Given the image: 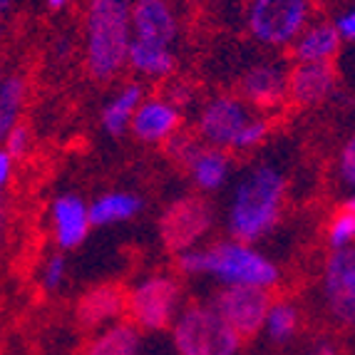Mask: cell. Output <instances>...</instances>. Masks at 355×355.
I'll return each instance as SVG.
<instances>
[{"label": "cell", "instance_id": "cell-1", "mask_svg": "<svg viewBox=\"0 0 355 355\" xmlns=\"http://www.w3.org/2000/svg\"><path fill=\"white\" fill-rule=\"evenodd\" d=\"M286 191H288V179L281 166L261 162L246 169L234 187L226 209V229L231 239L256 243L268 236L281 221Z\"/></svg>", "mask_w": 355, "mask_h": 355}, {"label": "cell", "instance_id": "cell-2", "mask_svg": "<svg viewBox=\"0 0 355 355\" xmlns=\"http://www.w3.org/2000/svg\"><path fill=\"white\" fill-rule=\"evenodd\" d=\"M177 268L184 276H214L221 286H259L268 288L279 286L281 271L268 256H263L254 243L219 241L214 246H194L179 251Z\"/></svg>", "mask_w": 355, "mask_h": 355}, {"label": "cell", "instance_id": "cell-3", "mask_svg": "<svg viewBox=\"0 0 355 355\" xmlns=\"http://www.w3.org/2000/svg\"><path fill=\"white\" fill-rule=\"evenodd\" d=\"M132 0H87L85 6V67L92 80H114L127 67L132 40Z\"/></svg>", "mask_w": 355, "mask_h": 355}, {"label": "cell", "instance_id": "cell-4", "mask_svg": "<svg viewBox=\"0 0 355 355\" xmlns=\"http://www.w3.org/2000/svg\"><path fill=\"white\" fill-rule=\"evenodd\" d=\"M172 340L179 355H239L243 338L214 311L211 303H191L174 318Z\"/></svg>", "mask_w": 355, "mask_h": 355}, {"label": "cell", "instance_id": "cell-5", "mask_svg": "<svg viewBox=\"0 0 355 355\" xmlns=\"http://www.w3.org/2000/svg\"><path fill=\"white\" fill-rule=\"evenodd\" d=\"M313 18L311 0H246V30L259 45L286 50Z\"/></svg>", "mask_w": 355, "mask_h": 355}, {"label": "cell", "instance_id": "cell-6", "mask_svg": "<svg viewBox=\"0 0 355 355\" xmlns=\"http://www.w3.org/2000/svg\"><path fill=\"white\" fill-rule=\"evenodd\" d=\"M182 311V286L174 276L154 273L127 291V313L139 331H164Z\"/></svg>", "mask_w": 355, "mask_h": 355}, {"label": "cell", "instance_id": "cell-7", "mask_svg": "<svg viewBox=\"0 0 355 355\" xmlns=\"http://www.w3.org/2000/svg\"><path fill=\"white\" fill-rule=\"evenodd\" d=\"M214 226V209L204 196H182L162 211L159 234L169 251L194 249Z\"/></svg>", "mask_w": 355, "mask_h": 355}, {"label": "cell", "instance_id": "cell-8", "mask_svg": "<svg viewBox=\"0 0 355 355\" xmlns=\"http://www.w3.org/2000/svg\"><path fill=\"white\" fill-rule=\"evenodd\" d=\"M254 117L246 102L239 95H214L211 100L204 102V107L199 110L196 117V135L204 144L219 149H231L234 139L239 137V132L243 130V125Z\"/></svg>", "mask_w": 355, "mask_h": 355}, {"label": "cell", "instance_id": "cell-9", "mask_svg": "<svg viewBox=\"0 0 355 355\" xmlns=\"http://www.w3.org/2000/svg\"><path fill=\"white\" fill-rule=\"evenodd\" d=\"M271 291L259 286H224L214 296L211 306L229 323L239 338H254L261 333L266 311L271 306Z\"/></svg>", "mask_w": 355, "mask_h": 355}, {"label": "cell", "instance_id": "cell-10", "mask_svg": "<svg viewBox=\"0 0 355 355\" xmlns=\"http://www.w3.org/2000/svg\"><path fill=\"white\" fill-rule=\"evenodd\" d=\"M323 301L328 313L340 326H353L355 320V251L336 249L323 266Z\"/></svg>", "mask_w": 355, "mask_h": 355}, {"label": "cell", "instance_id": "cell-11", "mask_svg": "<svg viewBox=\"0 0 355 355\" xmlns=\"http://www.w3.org/2000/svg\"><path fill=\"white\" fill-rule=\"evenodd\" d=\"M338 92L333 62H296L286 75V100L298 107H320Z\"/></svg>", "mask_w": 355, "mask_h": 355}, {"label": "cell", "instance_id": "cell-12", "mask_svg": "<svg viewBox=\"0 0 355 355\" xmlns=\"http://www.w3.org/2000/svg\"><path fill=\"white\" fill-rule=\"evenodd\" d=\"M132 37L162 48H172L179 37V18L172 0H132Z\"/></svg>", "mask_w": 355, "mask_h": 355}, {"label": "cell", "instance_id": "cell-13", "mask_svg": "<svg viewBox=\"0 0 355 355\" xmlns=\"http://www.w3.org/2000/svg\"><path fill=\"white\" fill-rule=\"evenodd\" d=\"M286 75L288 70L281 62H256L239 80V97L251 110H279L286 102Z\"/></svg>", "mask_w": 355, "mask_h": 355}, {"label": "cell", "instance_id": "cell-14", "mask_svg": "<svg viewBox=\"0 0 355 355\" xmlns=\"http://www.w3.org/2000/svg\"><path fill=\"white\" fill-rule=\"evenodd\" d=\"M127 313V291L122 284H97L80 296L75 318L83 328L100 331Z\"/></svg>", "mask_w": 355, "mask_h": 355}, {"label": "cell", "instance_id": "cell-15", "mask_svg": "<svg viewBox=\"0 0 355 355\" xmlns=\"http://www.w3.org/2000/svg\"><path fill=\"white\" fill-rule=\"evenodd\" d=\"M179 130H182V112L162 95L144 97L130 122V132L142 144H164Z\"/></svg>", "mask_w": 355, "mask_h": 355}, {"label": "cell", "instance_id": "cell-16", "mask_svg": "<svg viewBox=\"0 0 355 355\" xmlns=\"http://www.w3.org/2000/svg\"><path fill=\"white\" fill-rule=\"evenodd\" d=\"M50 216H53V234L60 249L70 251L83 246L89 229H92L85 199H80L77 194L58 196L53 202V209H50Z\"/></svg>", "mask_w": 355, "mask_h": 355}, {"label": "cell", "instance_id": "cell-17", "mask_svg": "<svg viewBox=\"0 0 355 355\" xmlns=\"http://www.w3.org/2000/svg\"><path fill=\"white\" fill-rule=\"evenodd\" d=\"M343 48V40L336 33L331 20H308L306 28L291 42V53L296 62H333Z\"/></svg>", "mask_w": 355, "mask_h": 355}, {"label": "cell", "instance_id": "cell-18", "mask_svg": "<svg viewBox=\"0 0 355 355\" xmlns=\"http://www.w3.org/2000/svg\"><path fill=\"white\" fill-rule=\"evenodd\" d=\"M184 169L189 172L196 189L204 191V194H211V191H219L226 187V182L231 179L234 162H231L229 149L209 147V144L202 142Z\"/></svg>", "mask_w": 355, "mask_h": 355}, {"label": "cell", "instance_id": "cell-19", "mask_svg": "<svg viewBox=\"0 0 355 355\" xmlns=\"http://www.w3.org/2000/svg\"><path fill=\"white\" fill-rule=\"evenodd\" d=\"M142 333L132 320H114L100 328L83 348V355H139Z\"/></svg>", "mask_w": 355, "mask_h": 355}, {"label": "cell", "instance_id": "cell-20", "mask_svg": "<svg viewBox=\"0 0 355 355\" xmlns=\"http://www.w3.org/2000/svg\"><path fill=\"white\" fill-rule=\"evenodd\" d=\"M127 67L147 80H166L177 70V55L172 48H162V45L132 37L127 48Z\"/></svg>", "mask_w": 355, "mask_h": 355}, {"label": "cell", "instance_id": "cell-21", "mask_svg": "<svg viewBox=\"0 0 355 355\" xmlns=\"http://www.w3.org/2000/svg\"><path fill=\"white\" fill-rule=\"evenodd\" d=\"M142 209L144 199L135 191H110V194L97 196L87 207V214L92 226H112L135 219Z\"/></svg>", "mask_w": 355, "mask_h": 355}, {"label": "cell", "instance_id": "cell-22", "mask_svg": "<svg viewBox=\"0 0 355 355\" xmlns=\"http://www.w3.org/2000/svg\"><path fill=\"white\" fill-rule=\"evenodd\" d=\"M144 87L139 83H127L119 87V92L107 102L102 110V130L110 137H122L130 130L132 114L144 100Z\"/></svg>", "mask_w": 355, "mask_h": 355}, {"label": "cell", "instance_id": "cell-23", "mask_svg": "<svg viewBox=\"0 0 355 355\" xmlns=\"http://www.w3.org/2000/svg\"><path fill=\"white\" fill-rule=\"evenodd\" d=\"M298 326H301V311H298V306L281 298V301H271L261 331L266 333L271 343L284 345L288 340H293V336L298 333Z\"/></svg>", "mask_w": 355, "mask_h": 355}, {"label": "cell", "instance_id": "cell-24", "mask_svg": "<svg viewBox=\"0 0 355 355\" xmlns=\"http://www.w3.org/2000/svg\"><path fill=\"white\" fill-rule=\"evenodd\" d=\"M25 97H28V80L23 75H8L0 85V142L20 122Z\"/></svg>", "mask_w": 355, "mask_h": 355}, {"label": "cell", "instance_id": "cell-25", "mask_svg": "<svg viewBox=\"0 0 355 355\" xmlns=\"http://www.w3.org/2000/svg\"><path fill=\"white\" fill-rule=\"evenodd\" d=\"M326 236L331 249H348L355 239V199H348L343 207H338L328 221Z\"/></svg>", "mask_w": 355, "mask_h": 355}, {"label": "cell", "instance_id": "cell-26", "mask_svg": "<svg viewBox=\"0 0 355 355\" xmlns=\"http://www.w3.org/2000/svg\"><path fill=\"white\" fill-rule=\"evenodd\" d=\"M271 135V119L266 114H254V117L243 125V130L239 132V137L231 144V152H249L266 142V137Z\"/></svg>", "mask_w": 355, "mask_h": 355}, {"label": "cell", "instance_id": "cell-27", "mask_svg": "<svg viewBox=\"0 0 355 355\" xmlns=\"http://www.w3.org/2000/svg\"><path fill=\"white\" fill-rule=\"evenodd\" d=\"M202 144V139L194 135H189V132H174L169 139L164 142V149H166V157L172 162H177L179 166H187V162L191 159V154L196 152V147Z\"/></svg>", "mask_w": 355, "mask_h": 355}, {"label": "cell", "instance_id": "cell-28", "mask_svg": "<svg viewBox=\"0 0 355 355\" xmlns=\"http://www.w3.org/2000/svg\"><path fill=\"white\" fill-rule=\"evenodd\" d=\"M3 142H6V147H3V149L10 154L12 159H23L25 154L30 152V144H33V132H30L28 125L18 122V125L8 132Z\"/></svg>", "mask_w": 355, "mask_h": 355}, {"label": "cell", "instance_id": "cell-29", "mask_svg": "<svg viewBox=\"0 0 355 355\" xmlns=\"http://www.w3.org/2000/svg\"><path fill=\"white\" fill-rule=\"evenodd\" d=\"M169 105H174L182 112L184 107H189L194 102V87H191L187 80H172V77H166L164 80V92H162Z\"/></svg>", "mask_w": 355, "mask_h": 355}, {"label": "cell", "instance_id": "cell-30", "mask_svg": "<svg viewBox=\"0 0 355 355\" xmlns=\"http://www.w3.org/2000/svg\"><path fill=\"white\" fill-rule=\"evenodd\" d=\"M65 273H67V259L62 254H53L45 261V266H42V286L48 291L60 288L62 281H65Z\"/></svg>", "mask_w": 355, "mask_h": 355}, {"label": "cell", "instance_id": "cell-31", "mask_svg": "<svg viewBox=\"0 0 355 355\" xmlns=\"http://www.w3.org/2000/svg\"><path fill=\"white\" fill-rule=\"evenodd\" d=\"M338 179H340L345 187L353 189V184H355V142L353 139H348L345 147L340 149V154H338Z\"/></svg>", "mask_w": 355, "mask_h": 355}, {"label": "cell", "instance_id": "cell-32", "mask_svg": "<svg viewBox=\"0 0 355 355\" xmlns=\"http://www.w3.org/2000/svg\"><path fill=\"white\" fill-rule=\"evenodd\" d=\"M333 28H336V33L340 35V40L343 42H350L355 37V12L353 8H345V10H340L336 15V20H333Z\"/></svg>", "mask_w": 355, "mask_h": 355}, {"label": "cell", "instance_id": "cell-33", "mask_svg": "<svg viewBox=\"0 0 355 355\" xmlns=\"http://www.w3.org/2000/svg\"><path fill=\"white\" fill-rule=\"evenodd\" d=\"M12 169H15V159H12L6 149H0V191H3L8 184H10Z\"/></svg>", "mask_w": 355, "mask_h": 355}, {"label": "cell", "instance_id": "cell-34", "mask_svg": "<svg viewBox=\"0 0 355 355\" xmlns=\"http://www.w3.org/2000/svg\"><path fill=\"white\" fill-rule=\"evenodd\" d=\"M8 224H10V204H8V196L0 191V236L6 234Z\"/></svg>", "mask_w": 355, "mask_h": 355}, {"label": "cell", "instance_id": "cell-35", "mask_svg": "<svg viewBox=\"0 0 355 355\" xmlns=\"http://www.w3.org/2000/svg\"><path fill=\"white\" fill-rule=\"evenodd\" d=\"M311 355H340V350H338L333 343H318L313 350H311Z\"/></svg>", "mask_w": 355, "mask_h": 355}, {"label": "cell", "instance_id": "cell-36", "mask_svg": "<svg viewBox=\"0 0 355 355\" xmlns=\"http://www.w3.org/2000/svg\"><path fill=\"white\" fill-rule=\"evenodd\" d=\"M45 3H48L53 10H62V8L67 6V0H45Z\"/></svg>", "mask_w": 355, "mask_h": 355}, {"label": "cell", "instance_id": "cell-37", "mask_svg": "<svg viewBox=\"0 0 355 355\" xmlns=\"http://www.w3.org/2000/svg\"><path fill=\"white\" fill-rule=\"evenodd\" d=\"M12 0H0V15H6L8 10H10Z\"/></svg>", "mask_w": 355, "mask_h": 355}, {"label": "cell", "instance_id": "cell-38", "mask_svg": "<svg viewBox=\"0 0 355 355\" xmlns=\"http://www.w3.org/2000/svg\"><path fill=\"white\" fill-rule=\"evenodd\" d=\"M3 80H6V75H3V67H0V85H3Z\"/></svg>", "mask_w": 355, "mask_h": 355}, {"label": "cell", "instance_id": "cell-39", "mask_svg": "<svg viewBox=\"0 0 355 355\" xmlns=\"http://www.w3.org/2000/svg\"><path fill=\"white\" fill-rule=\"evenodd\" d=\"M311 3H331V0H311Z\"/></svg>", "mask_w": 355, "mask_h": 355}, {"label": "cell", "instance_id": "cell-40", "mask_svg": "<svg viewBox=\"0 0 355 355\" xmlns=\"http://www.w3.org/2000/svg\"><path fill=\"white\" fill-rule=\"evenodd\" d=\"M0 37H3V30H0Z\"/></svg>", "mask_w": 355, "mask_h": 355}]
</instances>
